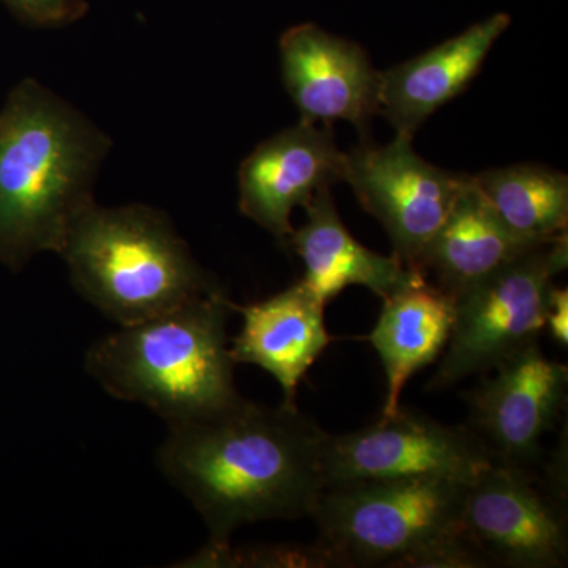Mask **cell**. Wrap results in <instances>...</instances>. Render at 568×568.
<instances>
[{
  "instance_id": "cell-2",
  "label": "cell",
  "mask_w": 568,
  "mask_h": 568,
  "mask_svg": "<svg viewBox=\"0 0 568 568\" xmlns=\"http://www.w3.org/2000/svg\"><path fill=\"white\" fill-rule=\"evenodd\" d=\"M111 142L88 118L33 80L0 112V263L21 268L61 252L71 223L93 200Z\"/></svg>"
},
{
  "instance_id": "cell-9",
  "label": "cell",
  "mask_w": 568,
  "mask_h": 568,
  "mask_svg": "<svg viewBox=\"0 0 568 568\" xmlns=\"http://www.w3.org/2000/svg\"><path fill=\"white\" fill-rule=\"evenodd\" d=\"M462 525L491 567L567 566L566 508L529 467L495 462L469 481Z\"/></svg>"
},
{
  "instance_id": "cell-15",
  "label": "cell",
  "mask_w": 568,
  "mask_h": 568,
  "mask_svg": "<svg viewBox=\"0 0 568 568\" xmlns=\"http://www.w3.org/2000/svg\"><path fill=\"white\" fill-rule=\"evenodd\" d=\"M304 209L306 222L294 230L287 246L304 261L302 282L323 304L349 286H364L384 301L424 276L398 257L358 244L339 219L331 189L320 190Z\"/></svg>"
},
{
  "instance_id": "cell-12",
  "label": "cell",
  "mask_w": 568,
  "mask_h": 568,
  "mask_svg": "<svg viewBox=\"0 0 568 568\" xmlns=\"http://www.w3.org/2000/svg\"><path fill=\"white\" fill-rule=\"evenodd\" d=\"M346 153L336 148L331 126L298 122L261 142L239 171V207L245 216L290 244L291 213L315 194L345 181Z\"/></svg>"
},
{
  "instance_id": "cell-20",
  "label": "cell",
  "mask_w": 568,
  "mask_h": 568,
  "mask_svg": "<svg viewBox=\"0 0 568 568\" xmlns=\"http://www.w3.org/2000/svg\"><path fill=\"white\" fill-rule=\"evenodd\" d=\"M545 328L558 345H568V293L555 286L545 317Z\"/></svg>"
},
{
  "instance_id": "cell-14",
  "label": "cell",
  "mask_w": 568,
  "mask_h": 568,
  "mask_svg": "<svg viewBox=\"0 0 568 568\" xmlns=\"http://www.w3.org/2000/svg\"><path fill=\"white\" fill-rule=\"evenodd\" d=\"M510 22L507 13L493 14L439 47L381 71V114L396 134L414 138L433 112L465 91Z\"/></svg>"
},
{
  "instance_id": "cell-19",
  "label": "cell",
  "mask_w": 568,
  "mask_h": 568,
  "mask_svg": "<svg viewBox=\"0 0 568 568\" xmlns=\"http://www.w3.org/2000/svg\"><path fill=\"white\" fill-rule=\"evenodd\" d=\"M18 17L33 26L55 28L80 20L85 13L82 0H2Z\"/></svg>"
},
{
  "instance_id": "cell-7",
  "label": "cell",
  "mask_w": 568,
  "mask_h": 568,
  "mask_svg": "<svg viewBox=\"0 0 568 568\" xmlns=\"http://www.w3.org/2000/svg\"><path fill=\"white\" fill-rule=\"evenodd\" d=\"M470 428L440 424L399 405L390 416L346 435H327L325 487L387 478L444 477L473 481L495 463Z\"/></svg>"
},
{
  "instance_id": "cell-18",
  "label": "cell",
  "mask_w": 568,
  "mask_h": 568,
  "mask_svg": "<svg viewBox=\"0 0 568 568\" xmlns=\"http://www.w3.org/2000/svg\"><path fill=\"white\" fill-rule=\"evenodd\" d=\"M499 219L529 241L567 234L568 179L538 164H515L473 175Z\"/></svg>"
},
{
  "instance_id": "cell-6",
  "label": "cell",
  "mask_w": 568,
  "mask_h": 568,
  "mask_svg": "<svg viewBox=\"0 0 568 568\" xmlns=\"http://www.w3.org/2000/svg\"><path fill=\"white\" fill-rule=\"evenodd\" d=\"M568 264L567 234L534 246L455 297V321L443 362L429 381L446 390L493 372L545 328L555 278Z\"/></svg>"
},
{
  "instance_id": "cell-3",
  "label": "cell",
  "mask_w": 568,
  "mask_h": 568,
  "mask_svg": "<svg viewBox=\"0 0 568 568\" xmlns=\"http://www.w3.org/2000/svg\"><path fill=\"white\" fill-rule=\"evenodd\" d=\"M233 312L223 290L97 339L84 365L115 399L138 403L168 426L213 416L242 398L227 345Z\"/></svg>"
},
{
  "instance_id": "cell-10",
  "label": "cell",
  "mask_w": 568,
  "mask_h": 568,
  "mask_svg": "<svg viewBox=\"0 0 568 568\" xmlns=\"http://www.w3.org/2000/svg\"><path fill=\"white\" fill-rule=\"evenodd\" d=\"M495 375L469 394L470 425L496 462L529 467L540 440L558 424L567 402V365L534 343L497 365Z\"/></svg>"
},
{
  "instance_id": "cell-4",
  "label": "cell",
  "mask_w": 568,
  "mask_h": 568,
  "mask_svg": "<svg viewBox=\"0 0 568 568\" xmlns=\"http://www.w3.org/2000/svg\"><path fill=\"white\" fill-rule=\"evenodd\" d=\"M74 290L118 325L163 315L222 290L166 215L148 205L92 203L61 246Z\"/></svg>"
},
{
  "instance_id": "cell-5",
  "label": "cell",
  "mask_w": 568,
  "mask_h": 568,
  "mask_svg": "<svg viewBox=\"0 0 568 568\" xmlns=\"http://www.w3.org/2000/svg\"><path fill=\"white\" fill-rule=\"evenodd\" d=\"M466 481L387 478L325 487L312 518L334 567L403 568L418 551L463 529Z\"/></svg>"
},
{
  "instance_id": "cell-13",
  "label": "cell",
  "mask_w": 568,
  "mask_h": 568,
  "mask_svg": "<svg viewBox=\"0 0 568 568\" xmlns=\"http://www.w3.org/2000/svg\"><path fill=\"white\" fill-rule=\"evenodd\" d=\"M244 320L230 346L234 364L260 366L282 387L284 405H297L301 381L331 343L325 304L304 282L252 305H235Z\"/></svg>"
},
{
  "instance_id": "cell-17",
  "label": "cell",
  "mask_w": 568,
  "mask_h": 568,
  "mask_svg": "<svg viewBox=\"0 0 568 568\" xmlns=\"http://www.w3.org/2000/svg\"><path fill=\"white\" fill-rule=\"evenodd\" d=\"M455 321V298L425 276L384 298L383 312L369 334L387 377L383 416L399 406L409 377L446 349Z\"/></svg>"
},
{
  "instance_id": "cell-8",
  "label": "cell",
  "mask_w": 568,
  "mask_h": 568,
  "mask_svg": "<svg viewBox=\"0 0 568 568\" xmlns=\"http://www.w3.org/2000/svg\"><path fill=\"white\" fill-rule=\"evenodd\" d=\"M466 179L425 162L414 151L413 138L399 134L390 144L366 141L346 153L345 181L362 207L387 231L394 256L416 272Z\"/></svg>"
},
{
  "instance_id": "cell-16",
  "label": "cell",
  "mask_w": 568,
  "mask_h": 568,
  "mask_svg": "<svg viewBox=\"0 0 568 568\" xmlns=\"http://www.w3.org/2000/svg\"><path fill=\"white\" fill-rule=\"evenodd\" d=\"M544 242L515 234L478 190L473 175H467L447 219L422 253L417 271L425 278L435 275L436 286L455 298Z\"/></svg>"
},
{
  "instance_id": "cell-1",
  "label": "cell",
  "mask_w": 568,
  "mask_h": 568,
  "mask_svg": "<svg viewBox=\"0 0 568 568\" xmlns=\"http://www.w3.org/2000/svg\"><path fill=\"white\" fill-rule=\"evenodd\" d=\"M327 435L297 405L268 407L244 396L213 416L168 426L156 462L209 532L194 558L230 548L246 525L312 517L325 488Z\"/></svg>"
},
{
  "instance_id": "cell-11",
  "label": "cell",
  "mask_w": 568,
  "mask_h": 568,
  "mask_svg": "<svg viewBox=\"0 0 568 568\" xmlns=\"http://www.w3.org/2000/svg\"><path fill=\"white\" fill-rule=\"evenodd\" d=\"M283 82L308 123H353L368 141L373 119L381 114V71L364 48L306 22L280 40Z\"/></svg>"
}]
</instances>
